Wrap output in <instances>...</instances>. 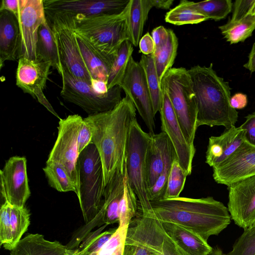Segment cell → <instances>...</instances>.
<instances>
[{
	"label": "cell",
	"mask_w": 255,
	"mask_h": 255,
	"mask_svg": "<svg viewBox=\"0 0 255 255\" xmlns=\"http://www.w3.org/2000/svg\"><path fill=\"white\" fill-rule=\"evenodd\" d=\"M255 4V0H236L233 5L234 10L232 16L230 20L231 21L239 20L252 14Z\"/></svg>",
	"instance_id": "f6af8a7d"
},
{
	"label": "cell",
	"mask_w": 255,
	"mask_h": 255,
	"mask_svg": "<svg viewBox=\"0 0 255 255\" xmlns=\"http://www.w3.org/2000/svg\"><path fill=\"white\" fill-rule=\"evenodd\" d=\"M228 209L235 224L244 230L255 225V175L228 186Z\"/></svg>",
	"instance_id": "2e32d148"
},
{
	"label": "cell",
	"mask_w": 255,
	"mask_h": 255,
	"mask_svg": "<svg viewBox=\"0 0 255 255\" xmlns=\"http://www.w3.org/2000/svg\"><path fill=\"white\" fill-rule=\"evenodd\" d=\"M223 254L221 249L219 247L213 248L211 253L208 255H223Z\"/></svg>",
	"instance_id": "9f6ffc18"
},
{
	"label": "cell",
	"mask_w": 255,
	"mask_h": 255,
	"mask_svg": "<svg viewBox=\"0 0 255 255\" xmlns=\"http://www.w3.org/2000/svg\"><path fill=\"white\" fill-rule=\"evenodd\" d=\"M136 110L126 95L113 109L84 118L101 157L105 187L117 170L126 169L127 144L131 125L136 119Z\"/></svg>",
	"instance_id": "6da1fadb"
},
{
	"label": "cell",
	"mask_w": 255,
	"mask_h": 255,
	"mask_svg": "<svg viewBox=\"0 0 255 255\" xmlns=\"http://www.w3.org/2000/svg\"><path fill=\"white\" fill-rule=\"evenodd\" d=\"M11 205L4 202L0 210V243L5 250L11 251V234L10 228Z\"/></svg>",
	"instance_id": "7bdbcfd3"
},
{
	"label": "cell",
	"mask_w": 255,
	"mask_h": 255,
	"mask_svg": "<svg viewBox=\"0 0 255 255\" xmlns=\"http://www.w3.org/2000/svg\"><path fill=\"white\" fill-rule=\"evenodd\" d=\"M162 92V102L159 112L162 131L169 137L175 150L177 159L188 175L191 174L196 149L184 136L166 92Z\"/></svg>",
	"instance_id": "e0dca14e"
},
{
	"label": "cell",
	"mask_w": 255,
	"mask_h": 255,
	"mask_svg": "<svg viewBox=\"0 0 255 255\" xmlns=\"http://www.w3.org/2000/svg\"><path fill=\"white\" fill-rule=\"evenodd\" d=\"M10 219L12 250L28 229L30 224V214L25 207L11 206Z\"/></svg>",
	"instance_id": "d590c367"
},
{
	"label": "cell",
	"mask_w": 255,
	"mask_h": 255,
	"mask_svg": "<svg viewBox=\"0 0 255 255\" xmlns=\"http://www.w3.org/2000/svg\"><path fill=\"white\" fill-rule=\"evenodd\" d=\"M246 131L234 126L219 136L209 139L206 154V163L214 167L227 159L245 141Z\"/></svg>",
	"instance_id": "44dd1931"
},
{
	"label": "cell",
	"mask_w": 255,
	"mask_h": 255,
	"mask_svg": "<svg viewBox=\"0 0 255 255\" xmlns=\"http://www.w3.org/2000/svg\"><path fill=\"white\" fill-rule=\"evenodd\" d=\"M129 4L122 12L91 17L74 15V31L112 64L122 43L130 40L128 29Z\"/></svg>",
	"instance_id": "277c9868"
},
{
	"label": "cell",
	"mask_w": 255,
	"mask_h": 255,
	"mask_svg": "<svg viewBox=\"0 0 255 255\" xmlns=\"http://www.w3.org/2000/svg\"><path fill=\"white\" fill-rule=\"evenodd\" d=\"M64 255H81L78 249L72 250L67 248Z\"/></svg>",
	"instance_id": "11a10c76"
},
{
	"label": "cell",
	"mask_w": 255,
	"mask_h": 255,
	"mask_svg": "<svg viewBox=\"0 0 255 255\" xmlns=\"http://www.w3.org/2000/svg\"><path fill=\"white\" fill-rule=\"evenodd\" d=\"M252 14H254V15H255V4L254 5V9H253V11Z\"/></svg>",
	"instance_id": "6f0895ef"
},
{
	"label": "cell",
	"mask_w": 255,
	"mask_h": 255,
	"mask_svg": "<svg viewBox=\"0 0 255 255\" xmlns=\"http://www.w3.org/2000/svg\"><path fill=\"white\" fill-rule=\"evenodd\" d=\"M139 52L148 55L153 53L155 45L151 35L147 32L141 37L139 41Z\"/></svg>",
	"instance_id": "c3c4849f"
},
{
	"label": "cell",
	"mask_w": 255,
	"mask_h": 255,
	"mask_svg": "<svg viewBox=\"0 0 255 255\" xmlns=\"http://www.w3.org/2000/svg\"><path fill=\"white\" fill-rule=\"evenodd\" d=\"M119 86L128 96L148 129L154 134L155 115L144 71L131 56Z\"/></svg>",
	"instance_id": "8fae6325"
},
{
	"label": "cell",
	"mask_w": 255,
	"mask_h": 255,
	"mask_svg": "<svg viewBox=\"0 0 255 255\" xmlns=\"http://www.w3.org/2000/svg\"><path fill=\"white\" fill-rule=\"evenodd\" d=\"M190 6L209 19L220 20L225 18L231 11L230 0H209L195 2L189 1Z\"/></svg>",
	"instance_id": "e575fe53"
},
{
	"label": "cell",
	"mask_w": 255,
	"mask_h": 255,
	"mask_svg": "<svg viewBox=\"0 0 255 255\" xmlns=\"http://www.w3.org/2000/svg\"><path fill=\"white\" fill-rule=\"evenodd\" d=\"M123 255H156L148 250L128 227Z\"/></svg>",
	"instance_id": "ee69618b"
},
{
	"label": "cell",
	"mask_w": 255,
	"mask_h": 255,
	"mask_svg": "<svg viewBox=\"0 0 255 255\" xmlns=\"http://www.w3.org/2000/svg\"><path fill=\"white\" fill-rule=\"evenodd\" d=\"M244 67L251 73L255 72V41L249 55L248 61L244 65Z\"/></svg>",
	"instance_id": "f5cc1de1"
},
{
	"label": "cell",
	"mask_w": 255,
	"mask_h": 255,
	"mask_svg": "<svg viewBox=\"0 0 255 255\" xmlns=\"http://www.w3.org/2000/svg\"><path fill=\"white\" fill-rule=\"evenodd\" d=\"M36 58L49 62L61 76L62 67L50 22L46 16L38 31Z\"/></svg>",
	"instance_id": "4316f807"
},
{
	"label": "cell",
	"mask_w": 255,
	"mask_h": 255,
	"mask_svg": "<svg viewBox=\"0 0 255 255\" xmlns=\"http://www.w3.org/2000/svg\"><path fill=\"white\" fill-rule=\"evenodd\" d=\"M51 67L50 62L37 58H19L16 73V85L60 120L43 93Z\"/></svg>",
	"instance_id": "7c38bea8"
},
{
	"label": "cell",
	"mask_w": 255,
	"mask_h": 255,
	"mask_svg": "<svg viewBox=\"0 0 255 255\" xmlns=\"http://www.w3.org/2000/svg\"><path fill=\"white\" fill-rule=\"evenodd\" d=\"M75 34L81 55L92 78L107 82L113 64L83 36Z\"/></svg>",
	"instance_id": "484cf974"
},
{
	"label": "cell",
	"mask_w": 255,
	"mask_h": 255,
	"mask_svg": "<svg viewBox=\"0 0 255 255\" xmlns=\"http://www.w3.org/2000/svg\"><path fill=\"white\" fill-rule=\"evenodd\" d=\"M155 45V48L163 45L168 37V29L163 26H159L154 28L151 34Z\"/></svg>",
	"instance_id": "681fc988"
},
{
	"label": "cell",
	"mask_w": 255,
	"mask_h": 255,
	"mask_svg": "<svg viewBox=\"0 0 255 255\" xmlns=\"http://www.w3.org/2000/svg\"><path fill=\"white\" fill-rule=\"evenodd\" d=\"M83 118L79 115H71L60 119L58 135L46 162H55L65 168L79 195L77 161L79 156L78 136Z\"/></svg>",
	"instance_id": "30bf717a"
},
{
	"label": "cell",
	"mask_w": 255,
	"mask_h": 255,
	"mask_svg": "<svg viewBox=\"0 0 255 255\" xmlns=\"http://www.w3.org/2000/svg\"><path fill=\"white\" fill-rule=\"evenodd\" d=\"M22 0H2L0 11L6 10L12 13L17 17L19 14Z\"/></svg>",
	"instance_id": "f907efd6"
},
{
	"label": "cell",
	"mask_w": 255,
	"mask_h": 255,
	"mask_svg": "<svg viewBox=\"0 0 255 255\" xmlns=\"http://www.w3.org/2000/svg\"><path fill=\"white\" fill-rule=\"evenodd\" d=\"M66 246L46 240L39 234H28L10 251V255H64Z\"/></svg>",
	"instance_id": "d4e9b609"
},
{
	"label": "cell",
	"mask_w": 255,
	"mask_h": 255,
	"mask_svg": "<svg viewBox=\"0 0 255 255\" xmlns=\"http://www.w3.org/2000/svg\"><path fill=\"white\" fill-rule=\"evenodd\" d=\"M219 28L224 38L231 44L244 42L252 36L255 29V15L250 14L237 21L229 20Z\"/></svg>",
	"instance_id": "f546056e"
},
{
	"label": "cell",
	"mask_w": 255,
	"mask_h": 255,
	"mask_svg": "<svg viewBox=\"0 0 255 255\" xmlns=\"http://www.w3.org/2000/svg\"><path fill=\"white\" fill-rule=\"evenodd\" d=\"M128 178L125 171L117 170L105 186L103 201L95 217L90 222L94 226L109 225L119 222V209Z\"/></svg>",
	"instance_id": "ffe728a7"
},
{
	"label": "cell",
	"mask_w": 255,
	"mask_h": 255,
	"mask_svg": "<svg viewBox=\"0 0 255 255\" xmlns=\"http://www.w3.org/2000/svg\"><path fill=\"white\" fill-rule=\"evenodd\" d=\"M107 226L104 224L95 231L90 232L86 236L78 248L81 255H89L97 251L111 238L117 228L102 232Z\"/></svg>",
	"instance_id": "f35d334b"
},
{
	"label": "cell",
	"mask_w": 255,
	"mask_h": 255,
	"mask_svg": "<svg viewBox=\"0 0 255 255\" xmlns=\"http://www.w3.org/2000/svg\"><path fill=\"white\" fill-rule=\"evenodd\" d=\"M188 71L195 94L198 128L221 126L228 129L235 126L238 112L230 105V87L218 76L213 64L196 65Z\"/></svg>",
	"instance_id": "3957f363"
},
{
	"label": "cell",
	"mask_w": 255,
	"mask_h": 255,
	"mask_svg": "<svg viewBox=\"0 0 255 255\" xmlns=\"http://www.w3.org/2000/svg\"><path fill=\"white\" fill-rule=\"evenodd\" d=\"M187 176V172L180 165L177 158H175L171 164L163 199L179 197L184 187Z\"/></svg>",
	"instance_id": "8d00e7d4"
},
{
	"label": "cell",
	"mask_w": 255,
	"mask_h": 255,
	"mask_svg": "<svg viewBox=\"0 0 255 255\" xmlns=\"http://www.w3.org/2000/svg\"><path fill=\"white\" fill-rule=\"evenodd\" d=\"M58 49L62 67L75 77L94 80L84 63L74 31V15L63 11H46Z\"/></svg>",
	"instance_id": "ba28073f"
},
{
	"label": "cell",
	"mask_w": 255,
	"mask_h": 255,
	"mask_svg": "<svg viewBox=\"0 0 255 255\" xmlns=\"http://www.w3.org/2000/svg\"><path fill=\"white\" fill-rule=\"evenodd\" d=\"M168 31L166 42L155 48L152 54L160 83L165 73L172 68L178 49V38L176 34L171 29H168Z\"/></svg>",
	"instance_id": "f1b7e54d"
},
{
	"label": "cell",
	"mask_w": 255,
	"mask_h": 255,
	"mask_svg": "<svg viewBox=\"0 0 255 255\" xmlns=\"http://www.w3.org/2000/svg\"><path fill=\"white\" fill-rule=\"evenodd\" d=\"M245 118V122L240 127L246 131L245 141L255 146V112L249 114Z\"/></svg>",
	"instance_id": "7dc6e473"
},
{
	"label": "cell",
	"mask_w": 255,
	"mask_h": 255,
	"mask_svg": "<svg viewBox=\"0 0 255 255\" xmlns=\"http://www.w3.org/2000/svg\"><path fill=\"white\" fill-rule=\"evenodd\" d=\"M160 87L168 95L186 139L194 145L198 128L197 109L188 70L183 67L171 68L161 80Z\"/></svg>",
	"instance_id": "8992f818"
},
{
	"label": "cell",
	"mask_w": 255,
	"mask_h": 255,
	"mask_svg": "<svg viewBox=\"0 0 255 255\" xmlns=\"http://www.w3.org/2000/svg\"><path fill=\"white\" fill-rule=\"evenodd\" d=\"M77 171L79 179L77 197L86 224L97 215L103 201L105 187L102 160L94 144L90 143L80 153Z\"/></svg>",
	"instance_id": "5b68a950"
},
{
	"label": "cell",
	"mask_w": 255,
	"mask_h": 255,
	"mask_svg": "<svg viewBox=\"0 0 255 255\" xmlns=\"http://www.w3.org/2000/svg\"><path fill=\"white\" fill-rule=\"evenodd\" d=\"M92 134L90 128L83 119L78 136V147L79 153L92 143Z\"/></svg>",
	"instance_id": "bcb514c9"
},
{
	"label": "cell",
	"mask_w": 255,
	"mask_h": 255,
	"mask_svg": "<svg viewBox=\"0 0 255 255\" xmlns=\"http://www.w3.org/2000/svg\"><path fill=\"white\" fill-rule=\"evenodd\" d=\"M138 215L128 227L151 252L156 255H188L165 232L160 222L140 213Z\"/></svg>",
	"instance_id": "5bb4252c"
},
{
	"label": "cell",
	"mask_w": 255,
	"mask_h": 255,
	"mask_svg": "<svg viewBox=\"0 0 255 255\" xmlns=\"http://www.w3.org/2000/svg\"><path fill=\"white\" fill-rule=\"evenodd\" d=\"M151 134L145 132L136 119L132 123L127 148L126 168L130 186L138 202V211L147 214L151 210L148 199V157Z\"/></svg>",
	"instance_id": "52a82bcc"
},
{
	"label": "cell",
	"mask_w": 255,
	"mask_h": 255,
	"mask_svg": "<svg viewBox=\"0 0 255 255\" xmlns=\"http://www.w3.org/2000/svg\"><path fill=\"white\" fill-rule=\"evenodd\" d=\"M223 255H255V225L245 229L232 250Z\"/></svg>",
	"instance_id": "b9f144b4"
},
{
	"label": "cell",
	"mask_w": 255,
	"mask_h": 255,
	"mask_svg": "<svg viewBox=\"0 0 255 255\" xmlns=\"http://www.w3.org/2000/svg\"><path fill=\"white\" fill-rule=\"evenodd\" d=\"M26 162L24 157L12 156L0 170L1 195L12 206L24 207L30 196Z\"/></svg>",
	"instance_id": "4fadbf2b"
},
{
	"label": "cell",
	"mask_w": 255,
	"mask_h": 255,
	"mask_svg": "<svg viewBox=\"0 0 255 255\" xmlns=\"http://www.w3.org/2000/svg\"><path fill=\"white\" fill-rule=\"evenodd\" d=\"M173 2V0H151L152 7L164 9H169Z\"/></svg>",
	"instance_id": "db71d44e"
},
{
	"label": "cell",
	"mask_w": 255,
	"mask_h": 255,
	"mask_svg": "<svg viewBox=\"0 0 255 255\" xmlns=\"http://www.w3.org/2000/svg\"><path fill=\"white\" fill-rule=\"evenodd\" d=\"M45 17L44 0H22L17 17L20 31L19 58L36 59L38 31Z\"/></svg>",
	"instance_id": "9a60e30c"
},
{
	"label": "cell",
	"mask_w": 255,
	"mask_h": 255,
	"mask_svg": "<svg viewBox=\"0 0 255 255\" xmlns=\"http://www.w3.org/2000/svg\"><path fill=\"white\" fill-rule=\"evenodd\" d=\"M128 227L118 226L103 246L89 255H123Z\"/></svg>",
	"instance_id": "ab89813d"
},
{
	"label": "cell",
	"mask_w": 255,
	"mask_h": 255,
	"mask_svg": "<svg viewBox=\"0 0 255 255\" xmlns=\"http://www.w3.org/2000/svg\"><path fill=\"white\" fill-rule=\"evenodd\" d=\"M138 211V199L128 180L120 206L118 226H129L131 220L137 215Z\"/></svg>",
	"instance_id": "74e56055"
},
{
	"label": "cell",
	"mask_w": 255,
	"mask_h": 255,
	"mask_svg": "<svg viewBox=\"0 0 255 255\" xmlns=\"http://www.w3.org/2000/svg\"><path fill=\"white\" fill-rule=\"evenodd\" d=\"M43 170L50 187L59 192L73 191L76 194L74 184L61 164L55 162H46Z\"/></svg>",
	"instance_id": "d6a6232c"
},
{
	"label": "cell",
	"mask_w": 255,
	"mask_h": 255,
	"mask_svg": "<svg viewBox=\"0 0 255 255\" xmlns=\"http://www.w3.org/2000/svg\"><path fill=\"white\" fill-rule=\"evenodd\" d=\"M175 158H177L176 154L174 148H173L166 158L162 173L153 185L148 190V199L150 202L158 201L163 199L171 164Z\"/></svg>",
	"instance_id": "60d3db41"
},
{
	"label": "cell",
	"mask_w": 255,
	"mask_h": 255,
	"mask_svg": "<svg viewBox=\"0 0 255 255\" xmlns=\"http://www.w3.org/2000/svg\"><path fill=\"white\" fill-rule=\"evenodd\" d=\"M133 51L132 44L129 40L125 41L121 45L109 74L107 81L108 90L119 86L125 74Z\"/></svg>",
	"instance_id": "1f68e13d"
},
{
	"label": "cell",
	"mask_w": 255,
	"mask_h": 255,
	"mask_svg": "<svg viewBox=\"0 0 255 255\" xmlns=\"http://www.w3.org/2000/svg\"><path fill=\"white\" fill-rule=\"evenodd\" d=\"M146 78L154 114L160 112L162 102V92L158 79L152 54L142 55L139 61Z\"/></svg>",
	"instance_id": "4dcf8cb0"
},
{
	"label": "cell",
	"mask_w": 255,
	"mask_h": 255,
	"mask_svg": "<svg viewBox=\"0 0 255 255\" xmlns=\"http://www.w3.org/2000/svg\"><path fill=\"white\" fill-rule=\"evenodd\" d=\"M169 237L188 255H208L213 250L200 236L174 223H161Z\"/></svg>",
	"instance_id": "603a6c76"
},
{
	"label": "cell",
	"mask_w": 255,
	"mask_h": 255,
	"mask_svg": "<svg viewBox=\"0 0 255 255\" xmlns=\"http://www.w3.org/2000/svg\"><path fill=\"white\" fill-rule=\"evenodd\" d=\"M61 96L85 111L88 115L103 113L114 108L122 100V89L116 86L106 94L97 91L91 83L77 78L62 68Z\"/></svg>",
	"instance_id": "9c48e42d"
},
{
	"label": "cell",
	"mask_w": 255,
	"mask_h": 255,
	"mask_svg": "<svg viewBox=\"0 0 255 255\" xmlns=\"http://www.w3.org/2000/svg\"><path fill=\"white\" fill-rule=\"evenodd\" d=\"M216 182L228 186L255 175V146L245 141L227 159L213 167Z\"/></svg>",
	"instance_id": "ac0fdd59"
},
{
	"label": "cell",
	"mask_w": 255,
	"mask_h": 255,
	"mask_svg": "<svg viewBox=\"0 0 255 255\" xmlns=\"http://www.w3.org/2000/svg\"><path fill=\"white\" fill-rule=\"evenodd\" d=\"M130 0H44L46 11H63L73 15L91 17L120 13Z\"/></svg>",
	"instance_id": "d6986e66"
},
{
	"label": "cell",
	"mask_w": 255,
	"mask_h": 255,
	"mask_svg": "<svg viewBox=\"0 0 255 255\" xmlns=\"http://www.w3.org/2000/svg\"><path fill=\"white\" fill-rule=\"evenodd\" d=\"M247 104V96L243 93H236L230 99V105L235 110L242 109L246 107Z\"/></svg>",
	"instance_id": "816d5d0a"
},
{
	"label": "cell",
	"mask_w": 255,
	"mask_h": 255,
	"mask_svg": "<svg viewBox=\"0 0 255 255\" xmlns=\"http://www.w3.org/2000/svg\"><path fill=\"white\" fill-rule=\"evenodd\" d=\"M174 148L167 135L162 131L151 134L148 157V184L151 188L162 173L166 158Z\"/></svg>",
	"instance_id": "cb8c5ba5"
},
{
	"label": "cell",
	"mask_w": 255,
	"mask_h": 255,
	"mask_svg": "<svg viewBox=\"0 0 255 255\" xmlns=\"http://www.w3.org/2000/svg\"><path fill=\"white\" fill-rule=\"evenodd\" d=\"M209 19L193 8L189 1L181 0L179 4L168 11L165 21L176 25L197 24Z\"/></svg>",
	"instance_id": "836d02e7"
},
{
	"label": "cell",
	"mask_w": 255,
	"mask_h": 255,
	"mask_svg": "<svg viewBox=\"0 0 255 255\" xmlns=\"http://www.w3.org/2000/svg\"><path fill=\"white\" fill-rule=\"evenodd\" d=\"M151 0H130L128 17L129 41L137 46L141 38L143 28L150 9Z\"/></svg>",
	"instance_id": "83f0119b"
},
{
	"label": "cell",
	"mask_w": 255,
	"mask_h": 255,
	"mask_svg": "<svg viewBox=\"0 0 255 255\" xmlns=\"http://www.w3.org/2000/svg\"><path fill=\"white\" fill-rule=\"evenodd\" d=\"M150 206L149 212L143 214L160 223L182 226L206 241L210 236L219 235L231 222L228 208L212 197L162 199L150 202Z\"/></svg>",
	"instance_id": "7a4b0ae2"
},
{
	"label": "cell",
	"mask_w": 255,
	"mask_h": 255,
	"mask_svg": "<svg viewBox=\"0 0 255 255\" xmlns=\"http://www.w3.org/2000/svg\"><path fill=\"white\" fill-rule=\"evenodd\" d=\"M20 31L17 17L11 12L0 11V67L6 61L19 59Z\"/></svg>",
	"instance_id": "7402d4cb"
}]
</instances>
